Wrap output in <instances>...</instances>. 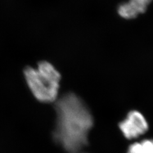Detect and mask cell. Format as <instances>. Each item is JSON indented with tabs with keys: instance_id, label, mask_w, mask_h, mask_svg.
<instances>
[{
	"instance_id": "obj_1",
	"label": "cell",
	"mask_w": 153,
	"mask_h": 153,
	"mask_svg": "<svg viewBox=\"0 0 153 153\" xmlns=\"http://www.w3.org/2000/svg\"><path fill=\"white\" fill-rule=\"evenodd\" d=\"M56 142L68 153H77L88 143L93 117L82 99L73 93L64 94L55 104Z\"/></svg>"
},
{
	"instance_id": "obj_2",
	"label": "cell",
	"mask_w": 153,
	"mask_h": 153,
	"mask_svg": "<svg viewBox=\"0 0 153 153\" xmlns=\"http://www.w3.org/2000/svg\"><path fill=\"white\" fill-rule=\"evenodd\" d=\"M24 75L28 88L38 101L51 103L57 100L61 75L50 62L40 61L36 68L26 67Z\"/></svg>"
},
{
	"instance_id": "obj_3",
	"label": "cell",
	"mask_w": 153,
	"mask_h": 153,
	"mask_svg": "<svg viewBox=\"0 0 153 153\" xmlns=\"http://www.w3.org/2000/svg\"><path fill=\"white\" fill-rule=\"evenodd\" d=\"M119 127L124 137L132 140L145 134L149 129V124L140 112L133 110L128 113L126 118L119 123Z\"/></svg>"
},
{
	"instance_id": "obj_4",
	"label": "cell",
	"mask_w": 153,
	"mask_h": 153,
	"mask_svg": "<svg viewBox=\"0 0 153 153\" xmlns=\"http://www.w3.org/2000/svg\"><path fill=\"white\" fill-rule=\"evenodd\" d=\"M147 6L138 3L133 1H129L119 5L118 7V13L124 19H131L136 18L139 14L145 13Z\"/></svg>"
},
{
	"instance_id": "obj_5",
	"label": "cell",
	"mask_w": 153,
	"mask_h": 153,
	"mask_svg": "<svg viewBox=\"0 0 153 153\" xmlns=\"http://www.w3.org/2000/svg\"><path fill=\"white\" fill-rule=\"evenodd\" d=\"M127 153H153V139H144L131 143Z\"/></svg>"
},
{
	"instance_id": "obj_6",
	"label": "cell",
	"mask_w": 153,
	"mask_h": 153,
	"mask_svg": "<svg viewBox=\"0 0 153 153\" xmlns=\"http://www.w3.org/2000/svg\"><path fill=\"white\" fill-rule=\"evenodd\" d=\"M130 1H135V2H137L138 3L143 4V5L147 6L148 4H149L152 1V0H130Z\"/></svg>"
}]
</instances>
